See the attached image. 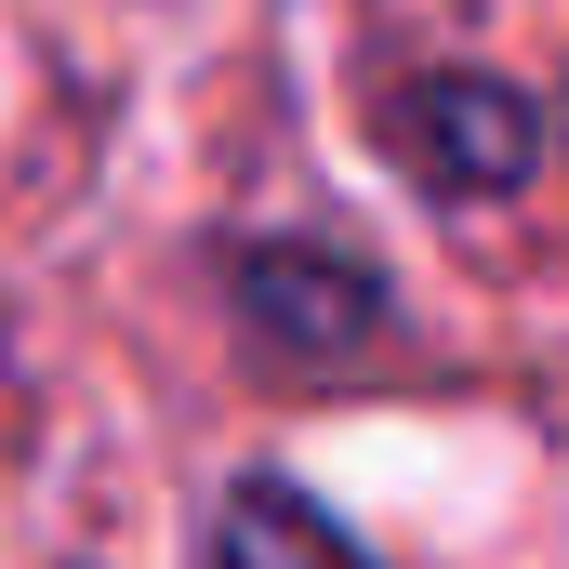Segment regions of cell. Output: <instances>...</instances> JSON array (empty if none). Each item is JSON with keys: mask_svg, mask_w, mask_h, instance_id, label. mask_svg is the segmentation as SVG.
Masks as SVG:
<instances>
[{"mask_svg": "<svg viewBox=\"0 0 569 569\" xmlns=\"http://www.w3.org/2000/svg\"><path fill=\"white\" fill-rule=\"evenodd\" d=\"M385 133L425 172L437 199H503L543 172V107L517 80H398L385 93Z\"/></svg>", "mask_w": 569, "mask_h": 569, "instance_id": "6da1fadb", "label": "cell"}, {"mask_svg": "<svg viewBox=\"0 0 569 569\" xmlns=\"http://www.w3.org/2000/svg\"><path fill=\"white\" fill-rule=\"evenodd\" d=\"M239 318L279 345V358H358L371 331H385V279L371 266H345V252H318V239H266V252H239Z\"/></svg>", "mask_w": 569, "mask_h": 569, "instance_id": "7a4b0ae2", "label": "cell"}, {"mask_svg": "<svg viewBox=\"0 0 569 569\" xmlns=\"http://www.w3.org/2000/svg\"><path fill=\"white\" fill-rule=\"evenodd\" d=\"M212 569H371L291 477H239L226 503H212Z\"/></svg>", "mask_w": 569, "mask_h": 569, "instance_id": "3957f363", "label": "cell"}]
</instances>
